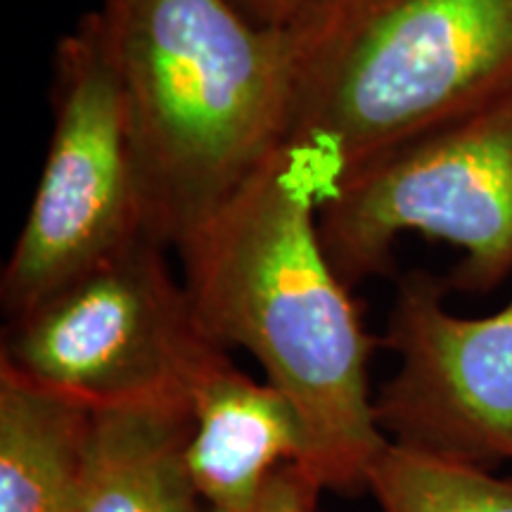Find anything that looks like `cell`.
Masks as SVG:
<instances>
[{"instance_id":"cell-1","label":"cell","mask_w":512,"mask_h":512,"mask_svg":"<svg viewBox=\"0 0 512 512\" xmlns=\"http://www.w3.org/2000/svg\"><path fill=\"white\" fill-rule=\"evenodd\" d=\"M337 176L318 155L280 147L178 249L197 325L221 349H245L302 415L306 470L325 491H368L389 444L375 418L368 335L351 287L320 238Z\"/></svg>"},{"instance_id":"cell-2","label":"cell","mask_w":512,"mask_h":512,"mask_svg":"<svg viewBox=\"0 0 512 512\" xmlns=\"http://www.w3.org/2000/svg\"><path fill=\"white\" fill-rule=\"evenodd\" d=\"M124 93L143 233L178 252L287 145L294 31L230 0H102Z\"/></svg>"},{"instance_id":"cell-3","label":"cell","mask_w":512,"mask_h":512,"mask_svg":"<svg viewBox=\"0 0 512 512\" xmlns=\"http://www.w3.org/2000/svg\"><path fill=\"white\" fill-rule=\"evenodd\" d=\"M512 91V0H325L294 31L287 145L337 183Z\"/></svg>"},{"instance_id":"cell-4","label":"cell","mask_w":512,"mask_h":512,"mask_svg":"<svg viewBox=\"0 0 512 512\" xmlns=\"http://www.w3.org/2000/svg\"><path fill=\"white\" fill-rule=\"evenodd\" d=\"M320 238L349 287L394 268L403 233L458 247L448 290L484 294L512 275V91L394 147L335 185Z\"/></svg>"},{"instance_id":"cell-5","label":"cell","mask_w":512,"mask_h":512,"mask_svg":"<svg viewBox=\"0 0 512 512\" xmlns=\"http://www.w3.org/2000/svg\"><path fill=\"white\" fill-rule=\"evenodd\" d=\"M166 254L143 235L8 318L0 366L91 408L188 396L221 347L204 337Z\"/></svg>"},{"instance_id":"cell-6","label":"cell","mask_w":512,"mask_h":512,"mask_svg":"<svg viewBox=\"0 0 512 512\" xmlns=\"http://www.w3.org/2000/svg\"><path fill=\"white\" fill-rule=\"evenodd\" d=\"M53 112L46 164L0 275L5 318L145 235L124 93L95 12L57 43Z\"/></svg>"},{"instance_id":"cell-7","label":"cell","mask_w":512,"mask_h":512,"mask_svg":"<svg viewBox=\"0 0 512 512\" xmlns=\"http://www.w3.org/2000/svg\"><path fill=\"white\" fill-rule=\"evenodd\" d=\"M446 278L396 283L382 347L399 366L375 392L392 444L496 472L512 463V299L484 318L446 309Z\"/></svg>"},{"instance_id":"cell-8","label":"cell","mask_w":512,"mask_h":512,"mask_svg":"<svg viewBox=\"0 0 512 512\" xmlns=\"http://www.w3.org/2000/svg\"><path fill=\"white\" fill-rule=\"evenodd\" d=\"M192 430L188 467L209 512H252L285 465H306L309 434L294 403L221 349L188 392Z\"/></svg>"},{"instance_id":"cell-9","label":"cell","mask_w":512,"mask_h":512,"mask_svg":"<svg viewBox=\"0 0 512 512\" xmlns=\"http://www.w3.org/2000/svg\"><path fill=\"white\" fill-rule=\"evenodd\" d=\"M188 396L93 408L81 512H209L188 467Z\"/></svg>"},{"instance_id":"cell-10","label":"cell","mask_w":512,"mask_h":512,"mask_svg":"<svg viewBox=\"0 0 512 512\" xmlns=\"http://www.w3.org/2000/svg\"><path fill=\"white\" fill-rule=\"evenodd\" d=\"M93 408L0 366V512H81Z\"/></svg>"},{"instance_id":"cell-11","label":"cell","mask_w":512,"mask_h":512,"mask_svg":"<svg viewBox=\"0 0 512 512\" xmlns=\"http://www.w3.org/2000/svg\"><path fill=\"white\" fill-rule=\"evenodd\" d=\"M380 512H512V477L413 448H382L368 475Z\"/></svg>"},{"instance_id":"cell-12","label":"cell","mask_w":512,"mask_h":512,"mask_svg":"<svg viewBox=\"0 0 512 512\" xmlns=\"http://www.w3.org/2000/svg\"><path fill=\"white\" fill-rule=\"evenodd\" d=\"M323 484L304 465H285L273 475L252 512H318Z\"/></svg>"},{"instance_id":"cell-13","label":"cell","mask_w":512,"mask_h":512,"mask_svg":"<svg viewBox=\"0 0 512 512\" xmlns=\"http://www.w3.org/2000/svg\"><path fill=\"white\" fill-rule=\"evenodd\" d=\"M230 3L256 27L297 31L323 8L325 0H230Z\"/></svg>"}]
</instances>
